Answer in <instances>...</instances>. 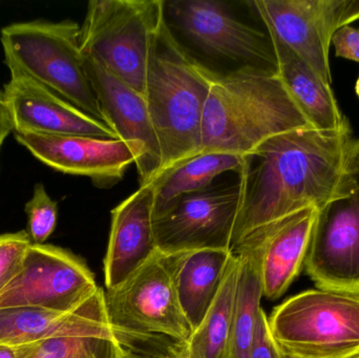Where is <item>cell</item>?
Instances as JSON below:
<instances>
[{
    "label": "cell",
    "instance_id": "4fadbf2b",
    "mask_svg": "<svg viewBox=\"0 0 359 358\" xmlns=\"http://www.w3.org/2000/svg\"><path fill=\"white\" fill-rule=\"evenodd\" d=\"M83 58L105 122L136 155L140 186L153 183L161 172L162 153L144 98L93 57Z\"/></svg>",
    "mask_w": 359,
    "mask_h": 358
},
{
    "label": "cell",
    "instance_id": "4dcf8cb0",
    "mask_svg": "<svg viewBox=\"0 0 359 358\" xmlns=\"http://www.w3.org/2000/svg\"><path fill=\"white\" fill-rule=\"evenodd\" d=\"M12 130L13 124L11 121L6 100H4V92H0V132L10 135Z\"/></svg>",
    "mask_w": 359,
    "mask_h": 358
},
{
    "label": "cell",
    "instance_id": "ba28073f",
    "mask_svg": "<svg viewBox=\"0 0 359 358\" xmlns=\"http://www.w3.org/2000/svg\"><path fill=\"white\" fill-rule=\"evenodd\" d=\"M99 289L81 259L56 246L31 244L18 275L0 291V309L74 312Z\"/></svg>",
    "mask_w": 359,
    "mask_h": 358
},
{
    "label": "cell",
    "instance_id": "e575fe53",
    "mask_svg": "<svg viewBox=\"0 0 359 358\" xmlns=\"http://www.w3.org/2000/svg\"><path fill=\"white\" fill-rule=\"evenodd\" d=\"M356 144H358V153L359 158V138L358 139V140H356Z\"/></svg>",
    "mask_w": 359,
    "mask_h": 358
},
{
    "label": "cell",
    "instance_id": "9c48e42d",
    "mask_svg": "<svg viewBox=\"0 0 359 358\" xmlns=\"http://www.w3.org/2000/svg\"><path fill=\"white\" fill-rule=\"evenodd\" d=\"M268 33L299 55L331 86L329 52L334 34L359 20V0H255Z\"/></svg>",
    "mask_w": 359,
    "mask_h": 358
},
{
    "label": "cell",
    "instance_id": "7a4b0ae2",
    "mask_svg": "<svg viewBox=\"0 0 359 358\" xmlns=\"http://www.w3.org/2000/svg\"><path fill=\"white\" fill-rule=\"evenodd\" d=\"M310 128L278 71L245 65L217 74L205 104L202 153L246 156L276 135Z\"/></svg>",
    "mask_w": 359,
    "mask_h": 358
},
{
    "label": "cell",
    "instance_id": "7c38bea8",
    "mask_svg": "<svg viewBox=\"0 0 359 358\" xmlns=\"http://www.w3.org/2000/svg\"><path fill=\"white\" fill-rule=\"evenodd\" d=\"M168 11L177 29L204 52L278 71L268 33L238 20L223 2L176 0Z\"/></svg>",
    "mask_w": 359,
    "mask_h": 358
},
{
    "label": "cell",
    "instance_id": "277c9868",
    "mask_svg": "<svg viewBox=\"0 0 359 358\" xmlns=\"http://www.w3.org/2000/svg\"><path fill=\"white\" fill-rule=\"evenodd\" d=\"M75 21L38 20L6 25L0 32L4 62L43 84L99 121L104 115L90 83Z\"/></svg>",
    "mask_w": 359,
    "mask_h": 358
},
{
    "label": "cell",
    "instance_id": "d4e9b609",
    "mask_svg": "<svg viewBox=\"0 0 359 358\" xmlns=\"http://www.w3.org/2000/svg\"><path fill=\"white\" fill-rule=\"evenodd\" d=\"M27 233L34 245H42L53 235L58 220V204L46 193L41 183L35 185L33 195L25 206Z\"/></svg>",
    "mask_w": 359,
    "mask_h": 358
},
{
    "label": "cell",
    "instance_id": "ffe728a7",
    "mask_svg": "<svg viewBox=\"0 0 359 358\" xmlns=\"http://www.w3.org/2000/svg\"><path fill=\"white\" fill-rule=\"evenodd\" d=\"M268 33V32H267ZM276 52L278 77L310 128L339 130L348 120L341 113L331 86L278 37L268 33Z\"/></svg>",
    "mask_w": 359,
    "mask_h": 358
},
{
    "label": "cell",
    "instance_id": "30bf717a",
    "mask_svg": "<svg viewBox=\"0 0 359 358\" xmlns=\"http://www.w3.org/2000/svg\"><path fill=\"white\" fill-rule=\"evenodd\" d=\"M241 201L240 183L185 195L155 216L158 250L175 254L192 250H230Z\"/></svg>",
    "mask_w": 359,
    "mask_h": 358
},
{
    "label": "cell",
    "instance_id": "5b68a950",
    "mask_svg": "<svg viewBox=\"0 0 359 358\" xmlns=\"http://www.w3.org/2000/svg\"><path fill=\"white\" fill-rule=\"evenodd\" d=\"M165 6L163 0H92L80 27L82 54L144 98L149 55L166 21Z\"/></svg>",
    "mask_w": 359,
    "mask_h": 358
},
{
    "label": "cell",
    "instance_id": "484cf974",
    "mask_svg": "<svg viewBox=\"0 0 359 358\" xmlns=\"http://www.w3.org/2000/svg\"><path fill=\"white\" fill-rule=\"evenodd\" d=\"M31 244L27 230L0 235V291L18 275Z\"/></svg>",
    "mask_w": 359,
    "mask_h": 358
},
{
    "label": "cell",
    "instance_id": "1f68e13d",
    "mask_svg": "<svg viewBox=\"0 0 359 358\" xmlns=\"http://www.w3.org/2000/svg\"><path fill=\"white\" fill-rule=\"evenodd\" d=\"M29 344L21 346L0 345V358H23L27 353Z\"/></svg>",
    "mask_w": 359,
    "mask_h": 358
},
{
    "label": "cell",
    "instance_id": "3957f363",
    "mask_svg": "<svg viewBox=\"0 0 359 358\" xmlns=\"http://www.w3.org/2000/svg\"><path fill=\"white\" fill-rule=\"evenodd\" d=\"M217 76L183 48L165 21L151 46L144 92L161 149L158 178L202 153L205 104Z\"/></svg>",
    "mask_w": 359,
    "mask_h": 358
},
{
    "label": "cell",
    "instance_id": "d6a6232c",
    "mask_svg": "<svg viewBox=\"0 0 359 358\" xmlns=\"http://www.w3.org/2000/svg\"><path fill=\"white\" fill-rule=\"evenodd\" d=\"M8 135L4 134V132H0V149H1L2 144H4V140Z\"/></svg>",
    "mask_w": 359,
    "mask_h": 358
},
{
    "label": "cell",
    "instance_id": "52a82bcc",
    "mask_svg": "<svg viewBox=\"0 0 359 358\" xmlns=\"http://www.w3.org/2000/svg\"><path fill=\"white\" fill-rule=\"evenodd\" d=\"M104 294L109 326L120 343H189L194 331L180 305L166 254L158 252Z\"/></svg>",
    "mask_w": 359,
    "mask_h": 358
},
{
    "label": "cell",
    "instance_id": "8992f818",
    "mask_svg": "<svg viewBox=\"0 0 359 358\" xmlns=\"http://www.w3.org/2000/svg\"><path fill=\"white\" fill-rule=\"evenodd\" d=\"M270 329L287 358H358L359 296L307 290L272 311Z\"/></svg>",
    "mask_w": 359,
    "mask_h": 358
},
{
    "label": "cell",
    "instance_id": "7402d4cb",
    "mask_svg": "<svg viewBox=\"0 0 359 358\" xmlns=\"http://www.w3.org/2000/svg\"><path fill=\"white\" fill-rule=\"evenodd\" d=\"M244 156L203 153L154 181L156 188L155 216L163 214L185 195L210 188L213 181L227 172L240 174Z\"/></svg>",
    "mask_w": 359,
    "mask_h": 358
},
{
    "label": "cell",
    "instance_id": "e0dca14e",
    "mask_svg": "<svg viewBox=\"0 0 359 358\" xmlns=\"http://www.w3.org/2000/svg\"><path fill=\"white\" fill-rule=\"evenodd\" d=\"M111 331L105 294L101 288L74 312L37 308L0 309V345L21 346L48 338L95 336Z\"/></svg>",
    "mask_w": 359,
    "mask_h": 358
},
{
    "label": "cell",
    "instance_id": "8fae6325",
    "mask_svg": "<svg viewBox=\"0 0 359 358\" xmlns=\"http://www.w3.org/2000/svg\"><path fill=\"white\" fill-rule=\"evenodd\" d=\"M305 268L318 288L359 296V172L348 195L318 209Z\"/></svg>",
    "mask_w": 359,
    "mask_h": 358
},
{
    "label": "cell",
    "instance_id": "44dd1931",
    "mask_svg": "<svg viewBox=\"0 0 359 358\" xmlns=\"http://www.w3.org/2000/svg\"><path fill=\"white\" fill-rule=\"evenodd\" d=\"M238 262V286L226 358H249L263 296V239L257 229L231 249Z\"/></svg>",
    "mask_w": 359,
    "mask_h": 358
},
{
    "label": "cell",
    "instance_id": "ac0fdd59",
    "mask_svg": "<svg viewBox=\"0 0 359 358\" xmlns=\"http://www.w3.org/2000/svg\"><path fill=\"white\" fill-rule=\"evenodd\" d=\"M318 208L309 207L257 227L263 239L264 298L278 300L305 266Z\"/></svg>",
    "mask_w": 359,
    "mask_h": 358
},
{
    "label": "cell",
    "instance_id": "f1b7e54d",
    "mask_svg": "<svg viewBox=\"0 0 359 358\" xmlns=\"http://www.w3.org/2000/svg\"><path fill=\"white\" fill-rule=\"evenodd\" d=\"M123 353L122 358H165L164 357L163 349L147 348L143 345L126 344V343H120Z\"/></svg>",
    "mask_w": 359,
    "mask_h": 358
},
{
    "label": "cell",
    "instance_id": "2e32d148",
    "mask_svg": "<svg viewBox=\"0 0 359 358\" xmlns=\"http://www.w3.org/2000/svg\"><path fill=\"white\" fill-rule=\"evenodd\" d=\"M155 183L139 187L111 210L109 246L104 259L107 289L117 287L158 250L155 237Z\"/></svg>",
    "mask_w": 359,
    "mask_h": 358
},
{
    "label": "cell",
    "instance_id": "5bb4252c",
    "mask_svg": "<svg viewBox=\"0 0 359 358\" xmlns=\"http://www.w3.org/2000/svg\"><path fill=\"white\" fill-rule=\"evenodd\" d=\"M4 96L13 130L19 134L119 139L113 128L20 71H10Z\"/></svg>",
    "mask_w": 359,
    "mask_h": 358
},
{
    "label": "cell",
    "instance_id": "603a6c76",
    "mask_svg": "<svg viewBox=\"0 0 359 358\" xmlns=\"http://www.w3.org/2000/svg\"><path fill=\"white\" fill-rule=\"evenodd\" d=\"M238 262L232 254L217 298L190 338V348L204 358H226L238 286Z\"/></svg>",
    "mask_w": 359,
    "mask_h": 358
},
{
    "label": "cell",
    "instance_id": "9a60e30c",
    "mask_svg": "<svg viewBox=\"0 0 359 358\" xmlns=\"http://www.w3.org/2000/svg\"><path fill=\"white\" fill-rule=\"evenodd\" d=\"M15 139L36 159L63 174L88 177L96 186L111 187L136 163L132 147L120 139L19 134Z\"/></svg>",
    "mask_w": 359,
    "mask_h": 358
},
{
    "label": "cell",
    "instance_id": "cb8c5ba5",
    "mask_svg": "<svg viewBox=\"0 0 359 358\" xmlns=\"http://www.w3.org/2000/svg\"><path fill=\"white\" fill-rule=\"evenodd\" d=\"M122 353L121 344L111 331L31 343L23 358H122Z\"/></svg>",
    "mask_w": 359,
    "mask_h": 358
},
{
    "label": "cell",
    "instance_id": "f546056e",
    "mask_svg": "<svg viewBox=\"0 0 359 358\" xmlns=\"http://www.w3.org/2000/svg\"><path fill=\"white\" fill-rule=\"evenodd\" d=\"M163 353L165 358H204L200 353L190 348L188 343L182 344L168 342L165 348L163 349Z\"/></svg>",
    "mask_w": 359,
    "mask_h": 358
},
{
    "label": "cell",
    "instance_id": "836d02e7",
    "mask_svg": "<svg viewBox=\"0 0 359 358\" xmlns=\"http://www.w3.org/2000/svg\"><path fill=\"white\" fill-rule=\"evenodd\" d=\"M355 92H356V95H358V98H359V76L358 78V81H356V84H355Z\"/></svg>",
    "mask_w": 359,
    "mask_h": 358
},
{
    "label": "cell",
    "instance_id": "83f0119b",
    "mask_svg": "<svg viewBox=\"0 0 359 358\" xmlns=\"http://www.w3.org/2000/svg\"><path fill=\"white\" fill-rule=\"evenodd\" d=\"M331 44L337 57L359 63V29L352 25L341 27L333 36Z\"/></svg>",
    "mask_w": 359,
    "mask_h": 358
},
{
    "label": "cell",
    "instance_id": "6da1fadb",
    "mask_svg": "<svg viewBox=\"0 0 359 358\" xmlns=\"http://www.w3.org/2000/svg\"><path fill=\"white\" fill-rule=\"evenodd\" d=\"M359 172L349 122L339 130L297 128L276 135L244 156L232 248L262 225L348 195Z\"/></svg>",
    "mask_w": 359,
    "mask_h": 358
},
{
    "label": "cell",
    "instance_id": "d590c367",
    "mask_svg": "<svg viewBox=\"0 0 359 358\" xmlns=\"http://www.w3.org/2000/svg\"><path fill=\"white\" fill-rule=\"evenodd\" d=\"M358 358H359V355H358Z\"/></svg>",
    "mask_w": 359,
    "mask_h": 358
},
{
    "label": "cell",
    "instance_id": "d6986e66",
    "mask_svg": "<svg viewBox=\"0 0 359 358\" xmlns=\"http://www.w3.org/2000/svg\"><path fill=\"white\" fill-rule=\"evenodd\" d=\"M166 256L174 275L180 305L194 332L221 289L232 252L204 249Z\"/></svg>",
    "mask_w": 359,
    "mask_h": 358
},
{
    "label": "cell",
    "instance_id": "4316f807",
    "mask_svg": "<svg viewBox=\"0 0 359 358\" xmlns=\"http://www.w3.org/2000/svg\"><path fill=\"white\" fill-rule=\"evenodd\" d=\"M249 358H287L272 336L269 321L263 308L259 309L257 315Z\"/></svg>",
    "mask_w": 359,
    "mask_h": 358
}]
</instances>
